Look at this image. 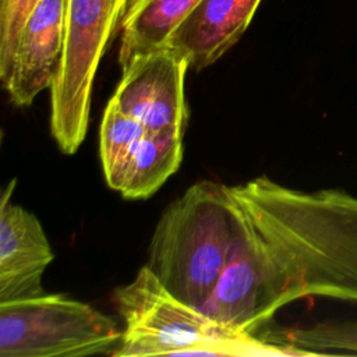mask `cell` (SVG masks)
<instances>
[{"label": "cell", "mask_w": 357, "mask_h": 357, "mask_svg": "<svg viewBox=\"0 0 357 357\" xmlns=\"http://www.w3.org/2000/svg\"><path fill=\"white\" fill-rule=\"evenodd\" d=\"M237 234L230 261L202 308L255 333L307 297L357 304V197L304 191L261 176L230 185Z\"/></svg>", "instance_id": "6da1fadb"}, {"label": "cell", "mask_w": 357, "mask_h": 357, "mask_svg": "<svg viewBox=\"0 0 357 357\" xmlns=\"http://www.w3.org/2000/svg\"><path fill=\"white\" fill-rule=\"evenodd\" d=\"M236 234L230 185L197 181L163 211L146 265L172 294L202 310L230 261Z\"/></svg>", "instance_id": "7a4b0ae2"}, {"label": "cell", "mask_w": 357, "mask_h": 357, "mask_svg": "<svg viewBox=\"0 0 357 357\" xmlns=\"http://www.w3.org/2000/svg\"><path fill=\"white\" fill-rule=\"evenodd\" d=\"M112 300L124 322L112 354L116 357L286 356L255 333L233 328L177 298L148 265L130 283L117 287Z\"/></svg>", "instance_id": "3957f363"}, {"label": "cell", "mask_w": 357, "mask_h": 357, "mask_svg": "<svg viewBox=\"0 0 357 357\" xmlns=\"http://www.w3.org/2000/svg\"><path fill=\"white\" fill-rule=\"evenodd\" d=\"M130 0H67L66 40L50 86V132L64 153L82 144L99 63L121 26Z\"/></svg>", "instance_id": "277c9868"}, {"label": "cell", "mask_w": 357, "mask_h": 357, "mask_svg": "<svg viewBox=\"0 0 357 357\" xmlns=\"http://www.w3.org/2000/svg\"><path fill=\"white\" fill-rule=\"evenodd\" d=\"M121 332L112 318L67 294L0 303L1 357L112 356Z\"/></svg>", "instance_id": "5b68a950"}, {"label": "cell", "mask_w": 357, "mask_h": 357, "mask_svg": "<svg viewBox=\"0 0 357 357\" xmlns=\"http://www.w3.org/2000/svg\"><path fill=\"white\" fill-rule=\"evenodd\" d=\"M188 68V61L166 46L137 54L121 67V79L109 102L152 132L183 137Z\"/></svg>", "instance_id": "8992f818"}, {"label": "cell", "mask_w": 357, "mask_h": 357, "mask_svg": "<svg viewBox=\"0 0 357 357\" xmlns=\"http://www.w3.org/2000/svg\"><path fill=\"white\" fill-rule=\"evenodd\" d=\"M17 180L3 191L0 206V303L43 294L42 278L54 252L38 218L11 202Z\"/></svg>", "instance_id": "52a82bcc"}, {"label": "cell", "mask_w": 357, "mask_h": 357, "mask_svg": "<svg viewBox=\"0 0 357 357\" xmlns=\"http://www.w3.org/2000/svg\"><path fill=\"white\" fill-rule=\"evenodd\" d=\"M66 24L67 0H40L29 15L3 84L14 105L29 106L43 89H50L64 49Z\"/></svg>", "instance_id": "ba28073f"}, {"label": "cell", "mask_w": 357, "mask_h": 357, "mask_svg": "<svg viewBox=\"0 0 357 357\" xmlns=\"http://www.w3.org/2000/svg\"><path fill=\"white\" fill-rule=\"evenodd\" d=\"M261 0H198L167 38L166 47L202 70L218 61L248 28Z\"/></svg>", "instance_id": "9c48e42d"}, {"label": "cell", "mask_w": 357, "mask_h": 357, "mask_svg": "<svg viewBox=\"0 0 357 357\" xmlns=\"http://www.w3.org/2000/svg\"><path fill=\"white\" fill-rule=\"evenodd\" d=\"M198 0H130L121 21L119 63L163 47L176 25Z\"/></svg>", "instance_id": "30bf717a"}, {"label": "cell", "mask_w": 357, "mask_h": 357, "mask_svg": "<svg viewBox=\"0 0 357 357\" xmlns=\"http://www.w3.org/2000/svg\"><path fill=\"white\" fill-rule=\"evenodd\" d=\"M183 159V137L146 131L141 138L119 192L128 199L148 198L174 174Z\"/></svg>", "instance_id": "8fae6325"}, {"label": "cell", "mask_w": 357, "mask_h": 357, "mask_svg": "<svg viewBox=\"0 0 357 357\" xmlns=\"http://www.w3.org/2000/svg\"><path fill=\"white\" fill-rule=\"evenodd\" d=\"M255 335L282 349L286 356H317L326 353L357 354V321H326L312 326H268Z\"/></svg>", "instance_id": "7c38bea8"}, {"label": "cell", "mask_w": 357, "mask_h": 357, "mask_svg": "<svg viewBox=\"0 0 357 357\" xmlns=\"http://www.w3.org/2000/svg\"><path fill=\"white\" fill-rule=\"evenodd\" d=\"M148 130L134 117L107 103L99 131V152L107 185L119 191L128 163Z\"/></svg>", "instance_id": "4fadbf2b"}, {"label": "cell", "mask_w": 357, "mask_h": 357, "mask_svg": "<svg viewBox=\"0 0 357 357\" xmlns=\"http://www.w3.org/2000/svg\"><path fill=\"white\" fill-rule=\"evenodd\" d=\"M40 0H0V79L10 75L20 33Z\"/></svg>", "instance_id": "5bb4252c"}]
</instances>
